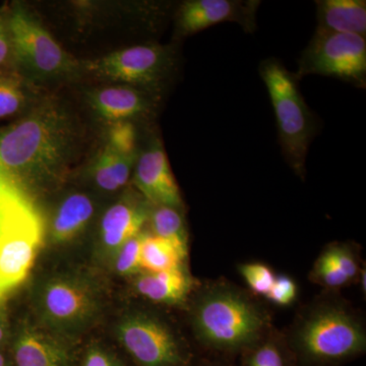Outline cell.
I'll list each match as a JSON object with an SVG mask.
<instances>
[{
    "mask_svg": "<svg viewBox=\"0 0 366 366\" xmlns=\"http://www.w3.org/2000/svg\"><path fill=\"white\" fill-rule=\"evenodd\" d=\"M0 366H13L9 354L0 350Z\"/></svg>",
    "mask_w": 366,
    "mask_h": 366,
    "instance_id": "cell-33",
    "label": "cell"
},
{
    "mask_svg": "<svg viewBox=\"0 0 366 366\" xmlns=\"http://www.w3.org/2000/svg\"><path fill=\"white\" fill-rule=\"evenodd\" d=\"M310 279L320 286L331 289L340 288L350 282L346 278L345 274H342L340 269L337 268L325 250L315 261L310 273Z\"/></svg>",
    "mask_w": 366,
    "mask_h": 366,
    "instance_id": "cell-25",
    "label": "cell"
},
{
    "mask_svg": "<svg viewBox=\"0 0 366 366\" xmlns=\"http://www.w3.org/2000/svg\"><path fill=\"white\" fill-rule=\"evenodd\" d=\"M192 324L204 345L234 352L259 344L269 322L264 310L249 296L221 283L207 288L197 297Z\"/></svg>",
    "mask_w": 366,
    "mask_h": 366,
    "instance_id": "cell-2",
    "label": "cell"
},
{
    "mask_svg": "<svg viewBox=\"0 0 366 366\" xmlns=\"http://www.w3.org/2000/svg\"><path fill=\"white\" fill-rule=\"evenodd\" d=\"M16 69L6 11H0V71Z\"/></svg>",
    "mask_w": 366,
    "mask_h": 366,
    "instance_id": "cell-31",
    "label": "cell"
},
{
    "mask_svg": "<svg viewBox=\"0 0 366 366\" xmlns=\"http://www.w3.org/2000/svg\"><path fill=\"white\" fill-rule=\"evenodd\" d=\"M144 235L146 231L127 240L112 257L115 272L120 276H132L141 271L139 259Z\"/></svg>",
    "mask_w": 366,
    "mask_h": 366,
    "instance_id": "cell-23",
    "label": "cell"
},
{
    "mask_svg": "<svg viewBox=\"0 0 366 366\" xmlns=\"http://www.w3.org/2000/svg\"><path fill=\"white\" fill-rule=\"evenodd\" d=\"M325 252L349 281H352L357 276L360 272L357 259L354 250L349 245L345 243H333L329 245Z\"/></svg>",
    "mask_w": 366,
    "mask_h": 366,
    "instance_id": "cell-28",
    "label": "cell"
},
{
    "mask_svg": "<svg viewBox=\"0 0 366 366\" xmlns=\"http://www.w3.org/2000/svg\"><path fill=\"white\" fill-rule=\"evenodd\" d=\"M6 340V327H4V322L0 317V350H2L1 347L4 346V342Z\"/></svg>",
    "mask_w": 366,
    "mask_h": 366,
    "instance_id": "cell-34",
    "label": "cell"
},
{
    "mask_svg": "<svg viewBox=\"0 0 366 366\" xmlns=\"http://www.w3.org/2000/svg\"><path fill=\"white\" fill-rule=\"evenodd\" d=\"M20 194V192L13 189V187L0 183V235H1L2 230H4L9 209H11L14 202L16 201V197Z\"/></svg>",
    "mask_w": 366,
    "mask_h": 366,
    "instance_id": "cell-32",
    "label": "cell"
},
{
    "mask_svg": "<svg viewBox=\"0 0 366 366\" xmlns=\"http://www.w3.org/2000/svg\"><path fill=\"white\" fill-rule=\"evenodd\" d=\"M95 213L93 199L83 192L64 197L50 221V239L62 244L78 237L89 225Z\"/></svg>",
    "mask_w": 366,
    "mask_h": 366,
    "instance_id": "cell-16",
    "label": "cell"
},
{
    "mask_svg": "<svg viewBox=\"0 0 366 366\" xmlns=\"http://www.w3.org/2000/svg\"><path fill=\"white\" fill-rule=\"evenodd\" d=\"M34 290V307L40 324L57 333L76 339L79 332L90 327L100 315V288L86 274H54Z\"/></svg>",
    "mask_w": 366,
    "mask_h": 366,
    "instance_id": "cell-6",
    "label": "cell"
},
{
    "mask_svg": "<svg viewBox=\"0 0 366 366\" xmlns=\"http://www.w3.org/2000/svg\"><path fill=\"white\" fill-rule=\"evenodd\" d=\"M83 147L74 113L55 99L40 98L0 131V183L20 192L51 189L66 179Z\"/></svg>",
    "mask_w": 366,
    "mask_h": 366,
    "instance_id": "cell-1",
    "label": "cell"
},
{
    "mask_svg": "<svg viewBox=\"0 0 366 366\" xmlns=\"http://www.w3.org/2000/svg\"><path fill=\"white\" fill-rule=\"evenodd\" d=\"M159 100L149 92L127 85L103 86L89 96L93 112L110 124L149 118Z\"/></svg>",
    "mask_w": 366,
    "mask_h": 366,
    "instance_id": "cell-15",
    "label": "cell"
},
{
    "mask_svg": "<svg viewBox=\"0 0 366 366\" xmlns=\"http://www.w3.org/2000/svg\"><path fill=\"white\" fill-rule=\"evenodd\" d=\"M13 44L14 66L36 88L53 81L76 78L81 64L52 37L42 23L23 6L6 11Z\"/></svg>",
    "mask_w": 366,
    "mask_h": 366,
    "instance_id": "cell-4",
    "label": "cell"
},
{
    "mask_svg": "<svg viewBox=\"0 0 366 366\" xmlns=\"http://www.w3.org/2000/svg\"><path fill=\"white\" fill-rule=\"evenodd\" d=\"M310 74L338 79L365 88V37L315 30L301 53L295 76L300 79Z\"/></svg>",
    "mask_w": 366,
    "mask_h": 366,
    "instance_id": "cell-9",
    "label": "cell"
},
{
    "mask_svg": "<svg viewBox=\"0 0 366 366\" xmlns=\"http://www.w3.org/2000/svg\"><path fill=\"white\" fill-rule=\"evenodd\" d=\"M183 209L168 206H151L148 224L151 234L164 238L183 255L189 254V233Z\"/></svg>",
    "mask_w": 366,
    "mask_h": 366,
    "instance_id": "cell-21",
    "label": "cell"
},
{
    "mask_svg": "<svg viewBox=\"0 0 366 366\" xmlns=\"http://www.w3.org/2000/svg\"><path fill=\"white\" fill-rule=\"evenodd\" d=\"M81 71L99 79L134 86L160 99L177 71L175 46L144 44L81 61Z\"/></svg>",
    "mask_w": 366,
    "mask_h": 366,
    "instance_id": "cell-7",
    "label": "cell"
},
{
    "mask_svg": "<svg viewBox=\"0 0 366 366\" xmlns=\"http://www.w3.org/2000/svg\"><path fill=\"white\" fill-rule=\"evenodd\" d=\"M247 366H286L285 357L280 346L269 340L252 351L247 358Z\"/></svg>",
    "mask_w": 366,
    "mask_h": 366,
    "instance_id": "cell-29",
    "label": "cell"
},
{
    "mask_svg": "<svg viewBox=\"0 0 366 366\" xmlns=\"http://www.w3.org/2000/svg\"><path fill=\"white\" fill-rule=\"evenodd\" d=\"M39 89L16 71H0V120L21 117L40 99Z\"/></svg>",
    "mask_w": 366,
    "mask_h": 366,
    "instance_id": "cell-19",
    "label": "cell"
},
{
    "mask_svg": "<svg viewBox=\"0 0 366 366\" xmlns=\"http://www.w3.org/2000/svg\"><path fill=\"white\" fill-rule=\"evenodd\" d=\"M134 169V187L151 206L183 209L179 187L171 170L167 154L158 139H153L146 150L137 156Z\"/></svg>",
    "mask_w": 366,
    "mask_h": 366,
    "instance_id": "cell-13",
    "label": "cell"
},
{
    "mask_svg": "<svg viewBox=\"0 0 366 366\" xmlns=\"http://www.w3.org/2000/svg\"><path fill=\"white\" fill-rule=\"evenodd\" d=\"M117 340L137 366H187L189 354L163 320L144 312L124 315Z\"/></svg>",
    "mask_w": 366,
    "mask_h": 366,
    "instance_id": "cell-10",
    "label": "cell"
},
{
    "mask_svg": "<svg viewBox=\"0 0 366 366\" xmlns=\"http://www.w3.org/2000/svg\"><path fill=\"white\" fill-rule=\"evenodd\" d=\"M76 366H125L119 356L98 342H93L79 353Z\"/></svg>",
    "mask_w": 366,
    "mask_h": 366,
    "instance_id": "cell-27",
    "label": "cell"
},
{
    "mask_svg": "<svg viewBox=\"0 0 366 366\" xmlns=\"http://www.w3.org/2000/svg\"><path fill=\"white\" fill-rule=\"evenodd\" d=\"M292 343L310 362H337L365 352L366 334L350 310L339 303H322L296 325Z\"/></svg>",
    "mask_w": 366,
    "mask_h": 366,
    "instance_id": "cell-5",
    "label": "cell"
},
{
    "mask_svg": "<svg viewBox=\"0 0 366 366\" xmlns=\"http://www.w3.org/2000/svg\"><path fill=\"white\" fill-rule=\"evenodd\" d=\"M192 280L184 268L162 273H139L134 280L137 295L163 305H182L189 296Z\"/></svg>",
    "mask_w": 366,
    "mask_h": 366,
    "instance_id": "cell-17",
    "label": "cell"
},
{
    "mask_svg": "<svg viewBox=\"0 0 366 366\" xmlns=\"http://www.w3.org/2000/svg\"><path fill=\"white\" fill-rule=\"evenodd\" d=\"M317 4V30L353 34L365 37V0H320Z\"/></svg>",
    "mask_w": 366,
    "mask_h": 366,
    "instance_id": "cell-18",
    "label": "cell"
},
{
    "mask_svg": "<svg viewBox=\"0 0 366 366\" xmlns=\"http://www.w3.org/2000/svg\"><path fill=\"white\" fill-rule=\"evenodd\" d=\"M266 297L279 307H288L292 305L297 297V285L290 277L286 274L276 276L273 286L269 289Z\"/></svg>",
    "mask_w": 366,
    "mask_h": 366,
    "instance_id": "cell-30",
    "label": "cell"
},
{
    "mask_svg": "<svg viewBox=\"0 0 366 366\" xmlns=\"http://www.w3.org/2000/svg\"><path fill=\"white\" fill-rule=\"evenodd\" d=\"M259 76L268 90L286 162L305 178L308 149L319 132V119L301 95L298 79L280 60H262Z\"/></svg>",
    "mask_w": 366,
    "mask_h": 366,
    "instance_id": "cell-3",
    "label": "cell"
},
{
    "mask_svg": "<svg viewBox=\"0 0 366 366\" xmlns=\"http://www.w3.org/2000/svg\"><path fill=\"white\" fill-rule=\"evenodd\" d=\"M259 4L255 0H187L177 9V36L187 37L223 23H236L245 32H254Z\"/></svg>",
    "mask_w": 366,
    "mask_h": 366,
    "instance_id": "cell-12",
    "label": "cell"
},
{
    "mask_svg": "<svg viewBox=\"0 0 366 366\" xmlns=\"http://www.w3.org/2000/svg\"><path fill=\"white\" fill-rule=\"evenodd\" d=\"M239 272L249 288L259 295H268L276 278L271 268L259 262L242 264Z\"/></svg>",
    "mask_w": 366,
    "mask_h": 366,
    "instance_id": "cell-26",
    "label": "cell"
},
{
    "mask_svg": "<svg viewBox=\"0 0 366 366\" xmlns=\"http://www.w3.org/2000/svg\"><path fill=\"white\" fill-rule=\"evenodd\" d=\"M137 156L120 155L105 144L92 168L94 182L104 192L122 189L131 178Z\"/></svg>",
    "mask_w": 366,
    "mask_h": 366,
    "instance_id": "cell-20",
    "label": "cell"
},
{
    "mask_svg": "<svg viewBox=\"0 0 366 366\" xmlns=\"http://www.w3.org/2000/svg\"><path fill=\"white\" fill-rule=\"evenodd\" d=\"M43 238L42 219L26 197L19 194L0 235V298L25 281Z\"/></svg>",
    "mask_w": 366,
    "mask_h": 366,
    "instance_id": "cell-8",
    "label": "cell"
},
{
    "mask_svg": "<svg viewBox=\"0 0 366 366\" xmlns=\"http://www.w3.org/2000/svg\"><path fill=\"white\" fill-rule=\"evenodd\" d=\"M187 257L168 240L146 232L142 243L141 269L148 273H162L184 268Z\"/></svg>",
    "mask_w": 366,
    "mask_h": 366,
    "instance_id": "cell-22",
    "label": "cell"
},
{
    "mask_svg": "<svg viewBox=\"0 0 366 366\" xmlns=\"http://www.w3.org/2000/svg\"><path fill=\"white\" fill-rule=\"evenodd\" d=\"M137 132L131 122H119L110 124L107 146L124 156H137Z\"/></svg>",
    "mask_w": 366,
    "mask_h": 366,
    "instance_id": "cell-24",
    "label": "cell"
},
{
    "mask_svg": "<svg viewBox=\"0 0 366 366\" xmlns=\"http://www.w3.org/2000/svg\"><path fill=\"white\" fill-rule=\"evenodd\" d=\"M151 204L139 192H129L103 214L99 242L103 254L112 259L127 240L143 232Z\"/></svg>",
    "mask_w": 366,
    "mask_h": 366,
    "instance_id": "cell-14",
    "label": "cell"
},
{
    "mask_svg": "<svg viewBox=\"0 0 366 366\" xmlns=\"http://www.w3.org/2000/svg\"><path fill=\"white\" fill-rule=\"evenodd\" d=\"M79 353L76 339L29 322L14 336L9 356L13 366H76Z\"/></svg>",
    "mask_w": 366,
    "mask_h": 366,
    "instance_id": "cell-11",
    "label": "cell"
}]
</instances>
